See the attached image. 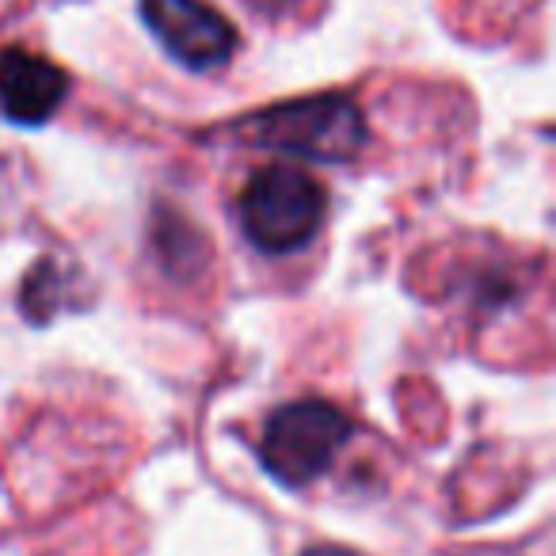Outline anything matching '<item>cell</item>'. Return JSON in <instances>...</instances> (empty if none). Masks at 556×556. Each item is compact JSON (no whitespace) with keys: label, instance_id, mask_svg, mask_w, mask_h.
Wrapping results in <instances>:
<instances>
[{"label":"cell","instance_id":"cell-1","mask_svg":"<svg viewBox=\"0 0 556 556\" xmlns=\"http://www.w3.org/2000/svg\"><path fill=\"white\" fill-rule=\"evenodd\" d=\"M248 138L260 149L282 156H302V161L340 164L363 153L366 123L363 111L351 96L325 92L305 96V100L278 103L270 111H260L244 123Z\"/></svg>","mask_w":556,"mask_h":556},{"label":"cell","instance_id":"cell-2","mask_svg":"<svg viewBox=\"0 0 556 556\" xmlns=\"http://www.w3.org/2000/svg\"><path fill=\"white\" fill-rule=\"evenodd\" d=\"M328 191L313 176L290 164L255 172L240 194V229L260 252L290 255L313 244L325 225Z\"/></svg>","mask_w":556,"mask_h":556},{"label":"cell","instance_id":"cell-3","mask_svg":"<svg viewBox=\"0 0 556 556\" xmlns=\"http://www.w3.org/2000/svg\"><path fill=\"white\" fill-rule=\"evenodd\" d=\"M351 439V419L328 401L282 404L267 419L260 439V462L278 484L305 488L332 469Z\"/></svg>","mask_w":556,"mask_h":556},{"label":"cell","instance_id":"cell-4","mask_svg":"<svg viewBox=\"0 0 556 556\" xmlns=\"http://www.w3.org/2000/svg\"><path fill=\"white\" fill-rule=\"evenodd\" d=\"M141 16L168 58L184 70L210 73L237 50V31L206 0H141Z\"/></svg>","mask_w":556,"mask_h":556},{"label":"cell","instance_id":"cell-5","mask_svg":"<svg viewBox=\"0 0 556 556\" xmlns=\"http://www.w3.org/2000/svg\"><path fill=\"white\" fill-rule=\"evenodd\" d=\"M70 96V77L50 58L24 47L0 50V111L16 126H42Z\"/></svg>","mask_w":556,"mask_h":556},{"label":"cell","instance_id":"cell-6","mask_svg":"<svg viewBox=\"0 0 556 556\" xmlns=\"http://www.w3.org/2000/svg\"><path fill=\"white\" fill-rule=\"evenodd\" d=\"M248 9H255L260 12V16H287L290 9H298V4H302V0H244Z\"/></svg>","mask_w":556,"mask_h":556},{"label":"cell","instance_id":"cell-7","mask_svg":"<svg viewBox=\"0 0 556 556\" xmlns=\"http://www.w3.org/2000/svg\"><path fill=\"white\" fill-rule=\"evenodd\" d=\"M302 556H366V553H358V548H348V545H313V548H305Z\"/></svg>","mask_w":556,"mask_h":556}]
</instances>
